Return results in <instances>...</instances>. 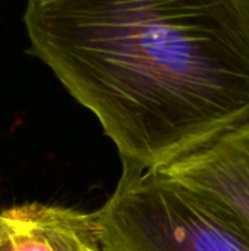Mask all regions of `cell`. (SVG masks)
I'll return each instance as SVG.
<instances>
[{"mask_svg": "<svg viewBox=\"0 0 249 251\" xmlns=\"http://www.w3.org/2000/svg\"><path fill=\"white\" fill-rule=\"evenodd\" d=\"M92 251H106V250H103V247H100V249H97V250H92Z\"/></svg>", "mask_w": 249, "mask_h": 251, "instance_id": "5b68a950", "label": "cell"}, {"mask_svg": "<svg viewBox=\"0 0 249 251\" xmlns=\"http://www.w3.org/2000/svg\"><path fill=\"white\" fill-rule=\"evenodd\" d=\"M95 216L106 251H249L232 221L157 171L123 165Z\"/></svg>", "mask_w": 249, "mask_h": 251, "instance_id": "7a4b0ae2", "label": "cell"}, {"mask_svg": "<svg viewBox=\"0 0 249 251\" xmlns=\"http://www.w3.org/2000/svg\"><path fill=\"white\" fill-rule=\"evenodd\" d=\"M156 171L204 199L249 238V122Z\"/></svg>", "mask_w": 249, "mask_h": 251, "instance_id": "3957f363", "label": "cell"}, {"mask_svg": "<svg viewBox=\"0 0 249 251\" xmlns=\"http://www.w3.org/2000/svg\"><path fill=\"white\" fill-rule=\"evenodd\" d=\"M100 247L95 212L41 203L0 212V251H92Z\"/></svg>", "mask_w": 249, "mask_h": 251, "instance_id": "277c9868", "label": "cell"}, {"mask_svg": "<svg viewBox=\"0 0 249 251\" xmlns=\"http://www.w3.org/2000/svg\"><path fill=\"white\" fill-rule=\"evenodd\" d=\"M35 57L156 171L249 122V0H28Z\"/></svg>", "mask_w": 249, "mask_h": 251, "instance_id": "6da1fadb", "label": "cell"}]
</instances>
